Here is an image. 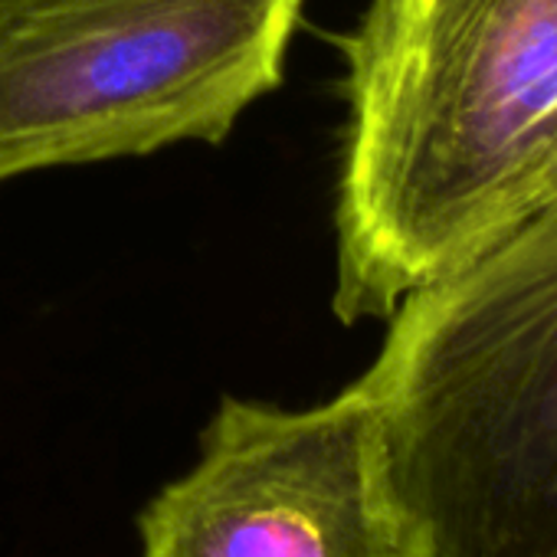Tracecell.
<instances>
[{
    "label": "cell",
    "instance_id": "4",
    "mask_svg": "<svg viewBox=\"0 0 557 557\" xmlns=\"http://www.w3.org/2000/svg\"><path fill=\"white\" fill-rule=\"evenodd\" d=\"M141 557H404L358 381L286 410L223 397L197 462L138 515Z\"/></svg>",
    "mask_w": 557,
    "mask_h": 557
},
{
    "label": "cell",
    "instance_id": "2",
    "mask_svg": "<svg viewBox=\"0 0 557 557\" xmlns=\"http://www.w3.org/2000/svg\"><path fill=\"white\" fill-rule=\"evenodd\" d=\"M387 319L358 387L404 557H557V200Z\"/></svg>",
    "mask_w": 557,
    "mask_h": 557
},
{
    "label": "cell",
    "instance_id": "5",
    "mask_svg": "<svg viewBox=\"0 0 557 557\" xmlns=\"http://www.w3.org/2000/svg\"><path fill=\"white\" fill-rule=\"evenodd\" d=\"M550 200H557V151H554V158H550V164H547L544 177L537 181V190H534V203H531V210H537V207H544V203H550Z\"/></svg>",
    "mask_w": 557,
    "mask_h": 557
},
{
    "label": "cell",
    "instance_id": "3",
    "mask_svg": "<svg viewBox=\"0 0 557 557\" xmlns=\"http://www.w3.org/2000/svg\"><path fill=\"white\" fill-rule=\"evenodd\" d=\"M302 0H0V184L223 141L283 79Z\"/></svg>",
    "mask_w": 557,
    "mask_h": 557
},
{
    "label": "cell",
    "instance_id": "1",
    "mask_svg": "<svg viewBox=\"0 0 557 557\" xmlns=\"http://www.w3.org/2000/svg\"><path fill=\"white\" fill-rule=\"evenodd\" d=\"M342 50L335 312L351 325L531 213L557 151V0H368Z\"/></svg>",
    "mask_w": 557,
    "mask_h": 557
}]
</instances>
